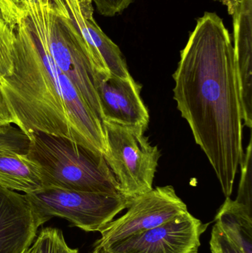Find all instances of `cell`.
Instances as JSON below:
<instances>
[{
	"mask_svg": "<svg viewBox=\"0 0 252 253\" xmlns=\"http://www.w3.org/2000/svg\"><path fill=\"white\" fill-rule=\"evenodd\" d=\"M53 0H0V13L7 24L15 29L27 19L30 11L37 4H45Z\"/></svg>",
	"mask_w": 252,
	"mask_h": 253,
	"instance_id": "17",
	"label": "cell"
},
{
	"mask_svg": "<svg viewBox=\"0 0 252 253\" xmlns=\"http://www.w3.org/2000/svg\"><path fill=\"white\" fill-rule=\"evenodd\" d=\"M26 195L41 225L60 217L85 232H100L130 206L121 194L43 188Z\"/></svg>",
	"mask_w": 252,
	"mask_h": 253,
	"instance_id": "6",
	"label": "cell"
},
{
	"mask_svg": "<svg viewBox=\"0 0 252 253\" xmlns=\"http://www.w3.org/2000/svg\"><path fill=\"white\" fill-rule=\"evenodd\" d=\"M27 19L33 31L44 40L56 66L102 122L97 77L87 45L63 0L37 4Z\"/></svg>",
	"mask_w": 252,
	"mask_h": 253,
	"instance_id": "4",
	"label": "cell"
},
{
	"mask_svg": "<svg viewBox=\"0 0 252 253\" xmlns=\"http://www.w3.org/2000/svg\"><path fill=\"white\" fill-rule=\"evenodd\" d=\"M99 14L114 17L122 13L134 0H91Z\"/></svg>",
	"mask_w": 252,
	"mask_h": 253,
	"instance_id": "21",
	"label": "cell"
},
{
	"mask_svg": "<svg viewBox=\"0 0 252 253\" xmlns=\"http://www.w3.org/2000/svg\"><path fill=\"white\" fill-rule=\"evenodd\" d=\"M28 253H78V251L68 246L60 230L46 227L36 236Z\"/></svg>",
	"mask_w": 252,
	"mask_h": 253,
	"instance_id": "15",
	"label": "cell"
},
{
	"mask_svg": "<svg viewBox=\"0 0 252 253\" xmlns=\"http://www.w3.org/2000/svg\"><path fill=\"white\" fill-rule=\"evenodd\" d=\"M173 77L178 110L230 197L244 159V118L233 44L218 15L197 19Z\"/></svg>",
	"mask_w": 252,
	"mask_h": 253,
	"instance_id": "1",
	"label": "cell"
},
{
	"mask_svg": "<svg viewBox=\"0 0 252 253\" xmlns=\"http://www.w3.org/2000/svg\"><path fill=\"white\" fill-rule=\"evenodd\" d=\"M92 253H111L108 249L102 247H95L94 251Z\"/></svg>",
	"mask_w": 252,
	"mask_h": 253,
	"instance_id": "25",
	"label": "cell"
},
{
	"mask_svg": "<svg viewBox=\"0 0 252 253\" xmlns=\"http://www.w3.org/2000/svg\"><path fill=\"white\" fill-rule=\"evenodd\" d=\"M0 186L28 194L43 189L42 178L38 167L27 153H2L0 154Z\"/></svg>",
	"mask_w": 252,
	"mask_h": 253,
	"instance_id": "13",
	"label": "cell"
},
{
	"mask_svg": "<svg viewBox=\"0 0 252 253\" xmlns=\"http://www.w3.org/2000/svg\"><path fill=\"white\" fill-rule=\"evenodd\" d=\"M15 33L13 73L0 81V92L15 126L28 137L35 132L52 134L105 153L102 122L56 66L43 39L27 19Z\"/></svg>",
	"mask_w": 252,
	"mask_h": 253,
	"instance_id": "2",
	"label": "cell"
},
{
	"mask_svg": "<svg viewBox=\"0 0 252 253\" xmlns=\"http://www.w3.org/2000/svg\"><path fill=\"white\" fill-rule=\"evenodd\" d=\"M216 1H220L223 5L226 6L229 15L233 14L238 4V0H216Z\"/></svg>",
	"mask_w": 252,
	"mask_h": 253,
	"instance_id": "23",
	"label": "cell"
},
{
	"mask_svg": "<svg viewBox=\"0 0 252 253\" xmlns=\"http://www.w3.org/2000/svg\"><path fill=\"white\" fill-rule=\"evenodd\" d=\"M41 224L26 195L0 186V253H25Z\"/></svg>",
	"mask_w": 252,
	"mask_h": 253,
	"instance_id": "10",
	"label": "cell"
},
{
	"mask_svg": "<svg viewBox=\"0 0 252 253\" xmlns=\"http://www.w3.org/2000/svg\"><path fill=\"white\" fill-rule=\"evenodd\" d=\"M234 53L244 126H252V0H238L233 14Z\"/></svg>",
	"mask_w": 252,
	"mask_h": 253,
	"instance_id": "12",
	"label": "cell"
},
{
	"mask_svg": "<svg viewBox=\"0 0 252 253\" xmlns=\"http://www.w3.org/2000/svg\"><path fill=\"white\" fill-rule=\"evenodd\" d=\"M93 11L91 0H79L78 10L70 15L87 45L98 83L109 76L130 78L131 75L122 52L101 29L95 20Z\"/></svg>",
	"mask_w": 252,
	"mask_h": 253,
	"instance_id": "9",
	"label": "cell"
},
{
	"mask_svg": "<svg viewBox=\"0 0 252 253\" xmlns=\"http://www.w3.org/2000/svg\"><path fill=\"white\" fill-rule=\"evenodd\" d=\"M28 253V251H27V252H26V253Z\"/></svg>",
	"mask_w": 252,
	"mask_h": 253,
	"instance_id": "26",
	"label": "cell"
},
{
	"mask_svg": "<svg viewBox=\"0 0 252 253\" xmlns=\"http://www.w3.org/2000/svg\"><path fill=\"white\" fill-rule=\"evenodd\" d=\"M252 138L247 148V153H244V159L241 165V176L238 188V196L235 201L245 205L252 210Z\"/></svg>",
	"mask_w": 252,
	"mask_h": 253,
	"instance_id": "19",
	"label": "cell"
},
{
	"mask_svg": "<svg viewBox=\"0 0 252 253\" xmlns=\"http://www.w3.org/2000/svg\"><path fill=\"white\" fill-rule=\"evenodd\" d=\"M212 253H245L215 224L210 241Z\"/></svg>",
	"mask_w": 252,
	"mask_h": 253,
	"instance_id": "20",
	"label": "cell"
},
{
	"mask_svg": "<svg viewBox=\"0 0 252 253\" xmlns=\"http://www.w3.org/2000/svg\"><path fill=\"white\" fill-rule=\"evenodd\" d=\"M141 90L142 85L132 77L122 79L109 76L99 81L97 92L103 114L102 121L146 129L149 111L142 100Z\"/></svg>",
	"mask_w": 252,
	"mask_h": 253,
	"instance_id": "11",
	"label": "cell"
},
{
	"mask_svg": "<svg viewBox=\"0 0 252 253\" xmlns=\"http://www.w3.org/2000/svg\"><path fill=\"white\" fill-rule=\"evenodd\" d=\"M29 138L27 156L39 169L43 188L121 194L103 155L52 134L35 132Z\"/></svg>",
	"mask_w": 252,
	"mask_h": 253,
	"instance_id": "3",
	"label": "cell"
},
{
	"mask_svg": "<svg viewBox=\"0 0 252 253\" xmlns=\"http://www.w3.org/2000/svg\"><path fill=\"white\" fill-rule=\"evenodd\" d=\"M216 224L245 253H252V210L226 199L216 217Z\"/></svg>",
	"mask_w": 252,
	"mask_h": 253,
	"instance_id": "14",
	"label": "cell"
},
{
	"mask_svg": "<svg viewBox=\"0 0 252 253\" xmlns=\"http://www.w3.org/2000/svg\"><path fill=\"white\" fill-rule=\"evenodd\" d=\"M107 150L104 155L120 193L132 201L153 189L161 153L144 135L146 129L102 121Z\"/></svg>",
	"mask_w": 252,
	"mask_h": 253,
	"instance_id": "5",
	"label": "cell"
},
{
	"mask_svg": "<svg viewBox=\"0 0 252 253\" xmlns=\"http://www.w3.org/2000/svg\"><path fill=\"white\" fill-rule=\"evenodd\" d=\"M66 4L70 14H73L75 10L79 7V0H63Z\"/></svg>",
	"mask_w": 252,
	"mask_h": 253,
	"instance_id": "24",
	"label": "cell"
},
{
	"mask_svg": "<svg viewBox=\"0 0 252 253\" xmlns=\"http://www.w3.org/2000/svg\"><path fill=\"white\" fill-rule=\"evenodd\" d=\"M14 119L9 111L8 108L0 92V129L5 126L14 125Z\"/></svg>",
	"mask_w": 252,
	"mask_h": 253,
	"instance_id": "22",
	"label": "cell"
},
{
	"mask_svg": "<svg viewBox=\"0 0 252 253\" xmlns=\"http://www.w3.org/2000/svg\"><path fill=\"white\" fill-rule=\"evenodd\" d=\"M204 224L189 212L107 246L111 253H198Z\"/></svg>",
	"mask_w": 252,
	"mask_h": 253,
	"instance_id": "8",
	"label": "cell"
},
{
	"mask_svg": "<svg viewBox=\"0 0 252 253\" xmlns=\"http://www.w3.org/2000/svg\"><path fill=\"white\" fill-rule=\"evenodd\" d=\"M16 33L0 13V81L10 77L13 71Z\"/></svg>",
	"mask_w": 252,
	"mask_h": 253,
	"instance_id": "16",
	"label": "cell"
},
{
	"mask_svg": "<svg viewBox=\"0 0 252 253\" xmlns=\"http://www.w3.org/2000/svg\"><path fill=\"white\" fill-rule=\"evenodd\" d=\"M187 206L171 185L157 187L131 201L128 211L102 229L96 246L105 247L155 228L186 213Z\"/></svg>",
	"mask_w": 252,
	"mask_h": 253,
	"instance_id": "7",
	"label": "cell"
},
{
	"mask_svg": "<svg viewBox=\"0 0 252 253\" xmlns=\"http://www.w3.org/2000/svg\"><path fill=\"white\" fill-rule=\"evenodd\" d=\"M30 138L17 126H9L0 129V154L17 153L26 154Z\"/></svg>",
	"mask_w": 252,
	"mask_h": 253,
	"instance_id": "18",
	"label": "cell"
}]
</instances>
